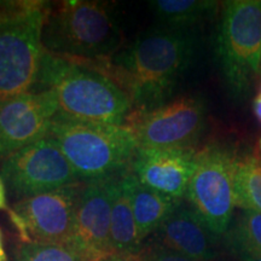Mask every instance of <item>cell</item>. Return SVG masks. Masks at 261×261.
<instances>
[{
  "instance_id": "cb8c5ba5",
  "label": "cell",
  "mask_w": 261,
  "mask_h": 261,
  "mask_svg": "<svg viewBox=\"0 0 261 261\" xmlns=\"http://www.w3.org/2000/svg\"><path fill=\"white\" fill-rule=\"evenodd\" d=\"M254 113H255L257 120L261 122V92L254 99Z\"/></svg>"
},
{
  "instance_id": "44dd1931",
  "label": "cell",
  "mask_w": 261,
  "mask_h": 261,
  "mask_svg": "<svg viewBox=\"0 0 261 261\" xmlns=\"http://www.w3.org/2000/svg\"><path fill=\"white\" fill-rule=\"evenodd\" d=\"M139 261H195L181 255L177 252H173L167 248L155 246L143 250L139 255Z\"/></svg>"
},
{
  "instance_id": "9a60e30c",
  "label": "cell",
  "mask_w": 261,
  "mask_h": 261,
  "mask_svg": "<svg viewBox=\"0 0 261 261\" xmlns=\"http://www.w3.org/2000/svg\"><path fill=\"white\" fill-rule=\"evenodd\" d=\"M130 175L127 169L120 174L117 180L115 198L113 202L110 221V246L116 255L136 257L143 252L130 198Z\"/></svg>"
},
{
  "instance_id": "7a4b0ae2",
  "label": "cell",
  "mask_w": 261,
  "mask_h": 261,
  "mask_svg": "<svg viewBox=\"0 0 261 261\" xmlns=\"http://www.w3.org/2000/svg\"><path fill=\"white\" fill-rule=\"evenodd\" d=\"M54 90L57 115L81 122L122 126L132 100L107 74L81 60L47 51L37 91Z\"/></svg>"
},
{
  "instance_id": "ac0fdd59",
  "label": "cell",
  "mask_w": 261,
  "mask_h": 261,
  "mask_svg": "<svg viewBox=\"0 0 261 261\" xmlns=\"http://www.w3.org/2000/svg\"><path fill=\"white\" fill-rule=\"evenodd\" d=\"M226 248L236 257L261 255V213L244 210L225 233Z\"/></svg>"
},
{
  "instance_id": "3957f363",
  "label": "cell",
  "mask_w": 261,
  "mask_h": 261,
  "mask_svg": "<svg viewBox=\"0 0 261 261\" xmlns=\"http://www.w3.org/2000/svg\"><path fill=\"white\" fill-rule=\"evenodd\" d=\"M51 6L6 2L0 14V102L37 91L47 50L42 31Z\"/></svg>"
},
{
  "instance_id": "4fadbf2b",
  "label": "cell",
  "mask_w": 261,
  "mask_h": 261,
  "mask_svg": "<svg viewBox=\"0 0 261 261\" xmlns=\"http://www.w3.org/2000/svg\"><path fill=\"white\" fill-rule=\"evenodd\" d=\"M197 154L191 148H138L130 171L143 185L181 200L194 174Z\"/></svg>"
},
{
  "instance_id": "484cf974",
  "label": "cell",
  "mask_w": 261,
  "mask_h": 261,
  "mask_svg": "<svg viewBox=\"0 0 261 261\" xmlns=\"http://www.w3.org/2000/svg\"><path fill=\"white\" fill-rule=\"evenodd\" d=\"M237 259L240 261H261V255H244Z\"/></svg>"
},
{
  "instance_id": "ffe728a7",
  "label": "cell",
  "mask_w": 261,
  "mask_h": 261,
  "mask_svg": "<svg viewBox=\"0 0 261 261\" xmlns=\"http://www.w3.org/2000/svg\"><path fill=\"white\" fill-rule=\"evenodd\" d=\"M12 261H86L69 246L39 242H22Z\"/></svg>"
},
{
  "instance_id": "9c48e42d",
  "label": "cell",
  "mask_w": 261,
  "mask_h": 261,
  "mask_svg": "<svg viewBox=\"0 0 261 261\" xmlns=\"http://www.w3.org/2000/svg\"><path fill=\"white\" fill-rule=\"evenodd\" d=\"M84 184L77 181L16 202L8 212L22 241L68 246Z\"/></svg>"
},
{
  "instance_id": "603a6c76",
  "label": "cell",
  "mask_w": 261,
  "mask_h": 261,
  "mask_svg": "<svg viewBox=\"0 0 261 261\" xmlns=\"http://www.w3.org/2000/svg\"><path fill=\"white\" fill-rule=\"evenodd\" d=\"M100 261H139V256L128 257V256L116 255V254H114V255L108 256V257H106V259H103V260H100Z\"/></svg>"
},
{
  "instance_id": "e0dca14e",
  "label": "cell",
  "mask_w": 261,
  "mask_h": 261,
  "mask_svg": "<svg viewBox=\"0 0 261 261\" xmlns=\"http://www.w3.org/2000/svg\"><path fill=\"white\" fill-rule=\"evenodd\" d=\"M155 17L165 28L190 31L205 19L211 18L219 3L212 0H154L149 3Z\"/></svg>"
},
{
  "instance_id": "8fae6325",
  "label": "cell",
  "mask_w": 261,
  "mask_h": 261,
  "mask_svg": "<svg viewBox=\"0 0 261 261\" xmlns=\"http://www.w3.org/2000/svg\"><path fill=\"white\" fill-rule=\"evenodd\" d=\"M121 173L92 179L84 184L73 236L68 246L86 261H100L114 255L110 246V221Z\"/></svg>"
},
{
  "instance_id": "52a82bcc",
  "label": "cell",
  "mask_w": 261,
  "mask_h": 261,
  "mask_svg": "<svg viewBox=\"0 0 261 261\" xmlns=\"http://www.w3.org/2000/svg\"><path fill=\"white\" fill-rule=\"evenodd\" d=\"M237 158L219 145L205 146L197 154V163L185 197L192 211L215 236L227 232L236 205L234 168Z\"/></svg>"
},
{
  "instance_id": "277c9868",
  "label": "cell",
  "mask_w": 261,
  "mask_h": 261,
  "mask_svg": "<svg viewBox=\"0 0 261 261\" xmlns=\"http://www.w3.org/2000/svg\"><path fill=\"white\" fill-rule=\"evenodd\" d=\"M121 42V27L113 6L104 2H63L50 8L42 44L52 54L84 61L113 56Z\"/></svg>"
},
{
  "instance_id": "5bb4252c",
  "label": "cell",
  "mask_w": 261,
  "mask_h": 261,
  "mask_svg": "<svg viewBox=\"0 0 261 261\" xmlns=\"http://www.w3.org/2000/svg\"><path fill=\"white\" fill-rule=\"evenodd\" d=\"M158 246L195 261H213L218 236L203 224L191 207L179 204L155 232Z\"/></svg>"
},
{
  "instance_id": "ba28073f",
  "label": "cell",
  "mask_w": 261,
  "mask_h": 261,
  "mask_svg": "<svg viewBox=\"0 0 261 261\" xmlns=\"http://www.w3.org/2000/svg\"><path fill=\"white\" fill-rule=\"evenodd\" d=\"M0 178L9 195L17 201L80 181L50 135L3 160Z\"/></svg>"
},
{
  "instance_id": "7402d4cb",
  "label": "cell",
  "mask_w": 261,
  "mask_h": 261,
  "mask_svg": "<svg viewBox=\"0 0 261 261\" xmlns=\"http://www.w3.org/2000/svg\"><path fill=\"white\" fill-rule=\"evenodd\" d=\"M0 210L9 211L8 204H6V189L2 178H0Z\"/></svg>"
},
{
  "instance_id": "d4e9b609",
  "label": "cell",
  "mask_w": 261,
  "mask_h": 261,
  "mask_svg": "<svg viewBox=\"0 0 261 261\" xmlns=\"http://www.w3.org/2000/svg\"><path fill=\"white\" fill-rule=\"evenodd\" d=\"M0 261H9L8 254L4 249V242H3V232L0 230Z\"/></svg>"
},
{
  "instance_id": "4316f807",
  "label": "cell",
  "mask_w": 261,
  "mask_h": 261,
  "mask_svg": "<svg viewBox=\"0 0 261 261\" xmlns=\"http://www.w3.org/2000/svg\"><path fill=\"white\" fill-rule=\"evenodd\" d=\"M256 158L261 160V142H260V155H259V156H256Z\"/></svg>"
},
{
  "instance_id": "7c38bea8",
  "label": "cell",
  "mask_w": 261,
  "mask_h": 261,
  "mask_svg": "<svg viewBox=\"0 0 261 261\" xmlns=\"http://www.w3.org/2000/svg\"><path fill=\"white\" fill-rule=\"evenodd\" d=\"M57 113L54 90L18 94L0 102V160L46 137Z\"/></svg>"
},
{
  "instance_id": "6da1fadb",
  "label": "cell",
  "mask_w": 261,
  "mask_h": 261,
  "mask_svg": "<svg viewBox=\"0 0 261 261\" xmlns=\"http://www.w3.org/2000/svg\"><path fill=\"white\" fill-rule=\"evenodd\" d=\"M195 52L190 31L161 27L139 34L112 57L91 62L128 94L137 113H146L166 103Z\"/></svg>"
},
{
  "instance_id": "2e32d148",
  "label": "cell",
  "mask_w": 261,
  "mask_h": 261,
  "mask_svg": "<svg viewBox=\"0 0 261 261\" xmlns=\"http://www.w3.org/2000/svg\"><path fill=\"white\" fill-rule=\"evenodd\" d=\"M130 198L140 242L155 233L165 220L181 203V200L169 197L140 182L130 175Z\"/></svg>"
},
{
  "instance_id": "5b68a950",
  "label": "cell",
  "mask_w": 261,
  "mask_h": 261,
  "mask_svg": "<svg viewBox=\"0 0 261 261\" xmlns=\"http://www.w3.org/2000/svg\"><path fill=\"white\" fill-rule=\"evenodd\" d=\"M48 135L85 181L129 169L139 148L128 126L81 122L61 115L55 116Z\"/></svg>"
},
{
  "instance_id": "8992f818",
  "label": "cell",
  "mask_w": 261,
  "mask_h": 261,
  "mask_svg": "<svg viewBox=\"0 0 261 261\" xmlns=\"http://www.w3.org/2000/svg\"><path fill=\"white\" fill-rule=\"evenodd\" d=\"M217 55L231 92L242 97L261 67V0L225 3Z\"/></svg>"
},
{
  "instance_id": "30bf717a",
  "label": "cell",
  "mask_w": 261,
  "mask_h": 261,
  "mask_svg": "<svg viewBox=\"0 0 261 261\" xmlns=\"http://www.w3.org/2000/svg\"><path fill=\"white\" fill-rule=\"evenodd\" d=\"M127 120L140 148H191L203 129L205 103L182 96L150 112L130 113Z\"/></svg>"
},
{
  "instance_id": "d6986e66",
  "label": "cell",
  "mask_w": 261,
  "mask_h": 261,
  "mask_svg": "<svg viewBox=\"0 0 261 261\" xmlns=\"http://www.w3.org/2000/svg\"><path fill=\"white\" fill-rule=\"evenodd\" d=\"M233 184L237 207L261 213V160L256 156L237 159Z\"/></svg>"
}]
</instances>
